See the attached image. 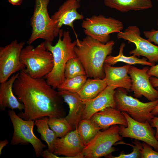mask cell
Instances as JSON below:
<instances>
[{
  "label": "cell",
  "mask_w": 158,
  "mask_h": 158,
  "mask_svg": "<svg viewBox=\"0 0 158 158\" xmlns=\"http://www.w3.org/2000/svg\"><path fill=\"white\" fill-rule=\"evenodd\" d=\"M13 93L24 106L18 116L25 120H35L45 116L63 117L64 112L61 98L44 78L31 77L26 68L20 71L13 86Z\"/></svg>",
  "instance_id": "1"
},
{
  "label": "cell",
  "mask_w": 158,
  "mask_h": 158,
  "mask_svg": "<svg viewBox=\"0 0 158 158\" xmlns=\"http://www.w3.org/2000/svg\"><path fill=\"white\" fill-rule=\"evenodd\" d=\"M74 48L76 56L85 71L87 77L102 79L104 78V65L105 60L112 52L114 42L102 43L87 36L82 40L76 38Z\"/></svg>",
  "instance_id": "2"
},
{
  "label": "cell",
  "mask_w": 158,
  "mask_h": 158,
  "mask_svg": "<svg viewBox=\"0 0 158 158\" xmlns=\"http://www.w3.org/2000/svg\"><path fill=\"white\" fill-rule=\"evenodd\" d=\"M59 36L58 42L54 46L52 43L44 42L46 49L52 55L54 66L52 71L44 78L54 89H58L65 79V69L67 61L76 57L74 51L76 39L72 42L69 32H63L62 29H60Z\"/></svg>",
  "instance_id": "3"
},
{
  "label": "cell",
  "mask_w": 158,
  "mask_h": 158,
  "mask_svg": "<svg viewBox=\"0 0 158 158\" xmlns=\"http://www.w3.org/2000/svg\"><path fill=\"white\" fill-rule=\"evenodd\" d=\"M20 59L29 75L34 78H44L52 71L54 66L52 55L46 49L44 42L35 47L28 44L23 47Z\"/></svg>",
  "instance_id": "4"
},
{
  "label": "cell",
  "mask_w": 158,
  "mask_h": 158,
  "mask_svg": "<svg viewBox=\"0 0 158 158\" xmlns=\"http://www.w3.org/2000/svg\"><path fill=\"white\" fill-rule=\"evenodd\" d=\"M50 0H35L33 14L30 19L32 32L27 42L31 44L38 39L52 43L59 32L48 14L47 7Z\"/></svg>",
  "instance_id": "5"
},
{
  "label": "cell",
  "mask_w": 158,
  "mask_h": 158,
  "mask_svg": "<svg viewBox=\"0 0 158 158\" xmlns=\"http://www.w3.org/2000/svg\"><path fill=\"white\" fill-rule=\"evenodd\" d=\"M121 88L116 90L114 98L116 108L121 112L127 113L135 120L144 123L148 121L151 124L154 116L152 111L158 104V99L147 102H143L136 98L128 95Z\"/></svg>",
  "instance_id": "6"
},
{
  "label": "cell",
  "mask_w": 158,
  "mask_h": 158,
  "mask_svg": "<svg viewBox=\"0 0 158 158\" xmlns=\"http://www.w3.org/2000/svg\"><path fill=\"white\" fill-rule=\"evenodd\" d=\"M119 126H111L103 131H100L95 137L85 146L82 153V158H99L107 157L116 150L113 147L121 140Z\"/></svg>",
  "instance_id": "7"
},
{
  "label": "cell",
  "mask_w": 158,
  "mask_h": 158,
  "mask_svg": "<svg viewBox=\"0 0 158 158\" xmlns=\"http://www.w3.org/2000/svg\"><path fill=\"white\" fill-rule=\"evenodd\" d=\"M8 113L14 129L11 144L13 145L18 144L27 145L30 143L34 149L36 156L42 155L43 149L47 147L34 133V120L22 119L13 110H9Z\"/></svg>",
  "instance_id": "8"
},
{
  "label": "cell",
  "mask_w": 158,
  "mask_h": 158,
  "mask_svg": "<svg viewBox=\"0 0 158 158\" xmlns=\"http://www.w3.org/2000/svg\"><path fill=\"white\" fill-rule=\"evenodd\" d=\"M82 27L86 35L103 43L109 41L110 34L121 31L123 28L121 21L102 15H94L83 20Z\"/></svg>",
  "instance_id": "9"
},
{
  "label": "cell",
  "mask_w": 158,
  "mask_h": 158,
  "mask_svg": "<svg viewBox=\"0 0 158 158\" xmlns=\"http://www.w3.org/2000/svg\"><path fill=\"white\" fill-rule=\"evenodd\" d=\"M25 44L15 40L0 47V83L7 81L13 74L26 68L20 59L21 51Z\"/></svg>",
  "instance_id": "10"
},
{
  "label": "cell",
  "mask_w": 158,
  "mask_h": 158,
  "mask_svg": "<svg viewBox=\"0 0 158 158\" xmlns=\"http://www.w3.org/2000/svg\"><path fill=\"white\" fill-rule=\"evenodd\" d=\"M117 38L134 44L135 48L130 51V54L145 57L152 63L158 62V46L141 37L140 30L136 25L128 26L123 32H118Z\"/></svg>",
  "instance_id": "11"
},
{
  "label": "cell",
  "mask_w": 158,
  "mask_h": 158,
  "mask_svg": "<svg viewBox=\"0 0 158 158\" xmlns=\"http://www.w3.org/2000/svg\"><path fill=\"white\" fill-rule=\"evenodd\" d=\"M126 118L127 126L120 125L119 133L123 138L134 139L145 142L158 152V140L155 138L156 131L148 121L142 123L136 121L127 113L122 112Z\"/></svg>",
  "instance_id": "12"
},
{
  "label": "cell",
  "mask_w": 158,
  "mask_h": 158,
  "mask_svg": "<svg viewBox=\"0 0 158 158\" xmlns=\"http://www.w3.org/2000/svg\"><path fill=\"white\" fill-rule=\"evenodd\" d=\"M149 69L145 67L140 69L130 66L128 74L132 81L130 90L134 96L139 98L144 96L150 101L158 99V91L152 85L147 72Z\"/></svg>",
  "instance_id": "13"
},
{
  "label": "cell",
  "mask_w": 158,
  "mask_h": 158,
  "mask_svg": "<svg viewBox=\"0 0 158 158\" xmlns=\"http://www.w3.org/2000/svg\"><path fill=\"white\" fill-rule=\"evenodd\" d=\"M85 146L76 128L64 136L57 138L53 153L66 158H82L81 154Z\"/></svg>",
  "instance_id": "14"
},
{
  "label": "cell",
  "mask_w": 158,
  "mask_h": 158,
  "mask_svg": "<svg viewBox=\"0 0 158 158\" xmlns=\"http://www.w3.org/2000/svg\"><path fill=\"white\" fill-rule=\"evenodd\" d=\"M80 6V0H66L51 16V18L58 31L59 32L63 25L70 26L73 30L74 21L83 20V16L77 11Z\"/></svg>",
  "instance_id": "15"
},
{
  "label": "cell",
  "mask_w": 158,
  "mask_h": 158,
  "mask_svg": "<svg viewBox=\"0 0 158 158\" xmlns=\"http://www.w3.org/2000/svg\"><path fill=\"white\" fill-rule=\"evenodd\" d=\"M115 89L113 87L107 86L95 98L83 100L85 107L82 119H90L94 114L106 108H116L114 98Z\"/></svg>",
  "instance_id": "16"
},
{
  "label": "cell",
  "mask_w": 158,
  "mask_h": 158,
  "mask_svg": "<svg viewBox=\"0 0 158 158\" xmlns=\"http://www.w3.org/2000/svg\"><path fill=\"white\" fill-rule=\"evenodd\" d=\"M59 95L68 105L69 113L65 118L71 126L73 130L76 129L82 119L85 105L83 100L77 93L58 90Z\"/></svg>",
  "instance_id": "17"
},
{
  "label": "cell",
  "mask_w": 158,
  "mask_h": 158,
  "mask_svg": "<svg viewBox=\"0 0 158 158\" xmlns=\"http://www.w3.org/2000/svg\"><path fill=\"white\" fill-rule=\"evenodd\" d=\"M130 66L128 64L121 67H114L104 63V78L107 86L113 87L116 89L121 88L128 91L130 90L132 81L128 75Z\"/></svg>",
  "instance_id": "18"
},
{
  "label": "cell",
  "mask_w": 158,
  "mask_h": 158,
  "mask_svg": "<svg viewBox=\"0 0 158 158\" xmlns=\"http://www.w3.org/2000/svg\"><path fill=\"white\" fill-rule=\"evenodd\" d=\"M96 122L102 129H106L111 126H127L126 119L120 111L111 107L106 108L94 114L90 118Z\"/></svg>",
  "instance_id": "19"
},
{
  "label": "cell",
  "mask_w": 158,
  "mask_h": 158,
  "mask_svg": "<svg viewBox=\"0 0 158 158\" xmlns=\"http://www.w3.org/2000/svg\"><path fill=\"white\" fill-rule=\"evenodd\" d=\"M18 74L19 73L14 74L8 80L0 83V109L1 110H5L7 108L20 111L24 109V105L19 101L13 90L14 83Z\"/></svg>",
  "instance_id": "20"
},
{
  "label": "cell",
  "mask_w": 158,
  "mask_h": 158,
  "mask_svg": "<svg viewBox=\"0 0 158 158\" xmlns=\"http://www.w3.org/2000/svg\"><path fill=\"white\" fill-rule=\"evenodd\" d=\"M105 5L122 12L148 9L153 6L151 0H104Z\"/></svg>",
  "instance_id": "21"
},
{
  "label": "cell",
  "mask_w": 158,
  "mask_h": 158,
  "mask_svg": "<svg viewBox=\"0 0 158 158\" xmlns=\"http://www.w3.org/2000/svg\"><path fill=\"white\" fill-rule=\"evenodd\" d=\"M107 86L104 78H89L87 79L77 93L83 100H91L96 97Z\"/></svg>",
  "instance_id": "22"
},
{
  "label": "cell",
  "mask_w": 158,
  "mask_h": 158,
  "mask_svg": "<svg viewBox=\"0 0 158 158\" xmlns=\"http://www.w3.org/2000/svg\"><path fill=\"white\" fill-rule=\"evenodd\" d=\"M48 117L45 116L35 120V124L37 130L41 135V139L45 141L48 147V150L54 153L55 142L57 137L54 132L49 128Z\"/></svg>",
  "instance_id": "23"
},
{
  "label": "cell",
  "mask_w": 158,
  "mask_h": 158,
  "mask_svg": "<svg viewBox=\"0 0 158 158\" xmlns=\"http://www.w3.org/2000/svg\"><path fill=\"white\" fill-rule=\"evenodd\" d=\"M77 128L79 135L85 146L102 129L96 122L90 119L81 120Z\"/></svg>",
  "instance_id": "24"
},
{
  "label": "cell",
  "mask_w": 158,
  "mask_h": 158,
  "mask_svg": "<svg viewBox=\"0 0 158 158\" xmlns=\"http://www.w3.org/2000/svg\"><path fill=\"white\" fill-rule=\"evenodd\" d=\"M125 46L124 43H122L119 48L118 54L116 56L108 55L105 60L104 63L113 65L118 62H122L130 65L140 64L151 67L155 65V63L147 61L146 58L140 59L133 55L130 56H125L123 54Z\"/></svg>",
  "instance_id": "25"
},
{
  "label": "cell",
  "mask_w": 158,
  "mask_h": 158,
  "mask_svg": "<svg viewBox=\"0 0 158 158\" xmlns=\"http://www.w3.org/2000/svg\"><path fill=\"white\" fill-rule=\"evenodd\" d=\"M48 124L57 138H62L73 130L65 117H48Z\"/></svg>",
  "instance_id": "26"
},
{
  "label": "cell",
  "mask_w": 158,
  "mask_h": 158,
  "mask_svg": "<svg viewBox=\"0 0 158 158\" xmlns=\"http://www.w3.org/2000/svg\"><path fill=\"white\" fill-rule=\"evenodd\" d=\"M87 78V76L84 75L69 79L65 78L57 89L77 93L85 82Z\"/></svg>",
  "instance_id": "27"
},
{
  "label": "cell",
  "mask_w": 158,
  "mask_h": 158,
  "mask_svg": "<svg viewBox=\"0 0 158 158\" xmlns=\"http://www.w3.org/2000/svg\"><path fill=\"white\" fill-rule=\"evenodd\" d=\"M84 75H86L85 70L77 57L71 58L67 61L65 69V78L69 79Z\"/></svg>",
  "instance_id": "28"
},
{
  "label": "cell",
  "mask_w": 158,
  "mask_h": 158,
  "mask_svg": "<svg viewBox=\"0 0 158 158\" xmlns=\"http://www.w3.org/2000/svg\"><path fill=\"white\" fill-rule=\"evenodd\" d=\"M135 145L128 144L122 141L116 142L115 145L119 144H124L129 145L133 147L132 152L128 154H125L124 152H121L119 156L114 157L110 154L107 157L112 158H141L140 150L142 147V143H141L138 140H135L133 142Z\"/></svg>",
  "instance_id": "29"
},
{
  "label": "cell",
  "mask_w": 158,
  "mask_h": 158,
  "mask_svg": "<svg viewBox=\"0 0 158 158\" xmlns=\"http://www.w3.org/2000/svg\"><path fill=\"white\" fill-rule=\"evenodd\" d=\"M140 150L141 158H158V152L152 150L151 146L143 142Z\"/></svg>",
  "instance_id": "30"
},
{
  "label": "cell",
  "mask_w": 158,
  "mask_h": 158,
  "mask_svg": "<svg viewBox=\"0 0 158 158\" xmlns=\"http://www.w3.org/2000/svg\"><path fill=\"white\" fill-rule=\"evenodd\" d=\"M143 34L149 41L158 45V30L152 29L150 31H145Z\"/></svg>",
  "instance_id": "31"
},
{
  "label": "cell",
  "mask_w": 158,
  "mask_h": 158,
  "mask_svg": "<svg viewBox=\"0 0 158 158\" xmlns=\"http://www.w3.org/2000/svg\"><path fill=\"white\" fill-rule=\"evenodd\" d=\"M147 73L150 77L153 76L158 78V64L151 67Z\"/></svg>",
  "instance_id": "32"
},
{
  "label": "cell",
  "mask_w": 158,
  "mask_h": 158,
  "mask_svg": "<svg viewBox=\"0 0 158 158\" xmlns=\"http://www.w3.org/2000/svg\"><path fill=\"white\" fill-rule=\"evenodd\" d=\"M151 125L152 127L155 128L156 129L155 137L158 140V116H154L151 121Z\"/></svg>",
  "instance_id": "33"
},
{
  "label": "cell",
  "mask_w": 158,
  "mask_h": 158,
  "mask_svg": "<svg viewBox=\"0 0 158 158\" xmlns=\"http://www.w3.org/2000/svg\"><path fill=\"white\" fill-rule=\"evenodd\" d=\"M41 156L45 158H61L58 157L57 155L49 151L48 150L43 151Z\"/></svg>",
  "instance_id": "34"
},
{
  "label": "cell",
  "mask_w": 158,
  "mask_h": 158,
  "mask_svg": "<svg viewBox=\"0 0 158 158\" xmlns=\"http://www.w3.org/2000/svg\"><path fill=\"white\" fill-rule=\"evenodd\" d=\"M150 80L152 85L153 87H158V78L153 76H151L150 77Z\"/></svg>",
  "instance_id": "35"
},
{
  "label": "cell",
  "mask_w": 158,
  "mask_h": 158,
  "mask_svg": "<svg viewBox=\"0 0 158 158\" xmlns=\"http://www.w3.org/2000/svg\"><path fill=\"white\" fill-rule=\"evenodd\" d=\"M9 2L14 6H20L22 3L23 0H8Z\"/></svg>",
  "instance_id": "36"
},
{
  "label": "cell",
  "mask_w": 158,
  "mask_h": 158,
  "mask_svg": "<svg viewBox=\"0 0 158 158\" xmlns=\"http://www.w3.org/2000/svg\"><path fill=\"white\" fill-rule=\"evenodd\" d=\"M8 141L5 140H1L0 142V154H1V152L3 148L8 143Z\"/></svg>",
  "instance_id": "37"
},
{
  "label": "cell",
  "mask_w": 158,
  "mask_h": 158,
  "mask_svg": "<svg viewBox=\"0 0 158 158\" xmlns=\"http://www.w3.org/2000/svg\"><path fill=\"white\" fill-rule=\"evenodd\" d=\"M156 89L158 91V87H157ZM152 113L154 116H157L158 115V104L152 111Z\"/></svg>",
  "instance_id": "38"
},
{
  "label": "cell",
  "mask_w": 158,
  "mask_h": 158,
  "mask_svg": "<svg viewBox=\"0 0 158 158\" xmlns=\"http://www.w3.org/2000/svg\"><path fill=\"white\" fill-rule=\"evenodd\" d=\"M157 25L158 26V20H157Z\"/></svg>",
  "instance_id": "39"
},
{
  "label": "cell",
  "mask_w": 158,
  "mask_h": 158,
  "mask_svg": "<svg viewBox=\"0 0 158 158\" xmlns=\"http://www.w3.org/2000/svg\"><path fill=\"white\" fill-rule=\"evenodd\" d=\"M157 0V1L158 2V0Z\"/></svg>",
  "instance_id": "40"
}]
</instances>
